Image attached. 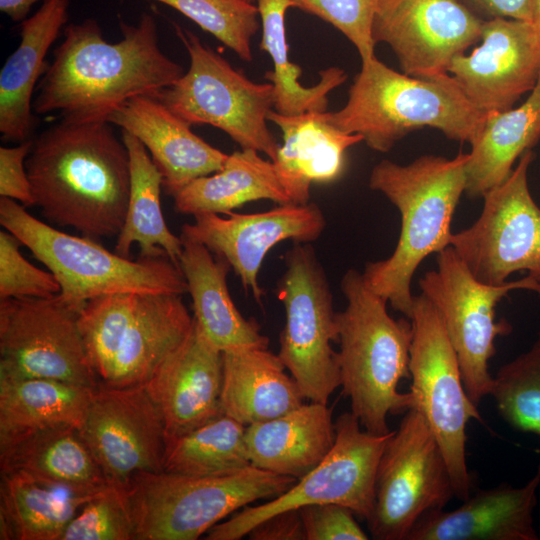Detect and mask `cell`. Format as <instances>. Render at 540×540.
Wrapping results in <instances>:
<instances>
[{
    "instance_id": "4fadbf2b",
    "label": "cell",
    "mask_w": 540,
    "mask_h": 540,
    "mask_svg": "<svg viewBox=\"0 0 540 540\" xmlns=\"http://www.w3.org/2000/svg\"><path fill=\"white\" fill-rule=\"evenodd\" d=\"M285 265L276 287L285 309L278 356L306 400L327 404L341 386L337 352L331 347L338 332L327 275L308 243H294Z\"/></svg>"
},
{
    "instance_id": "484cf974",
    "label": "cell",
    "mask_w": 540,
    "mask_h": 540,
    "mask_svg": "<svg viewBox=\"0 0 540 540\" xmlns=\"http://www.w3.org/2000/svg\"><path fill=\"white\" fill-rule=\"evenodd\" d=\"M179 267L193 303L194 320L207 340L222 352L268 348L269 339L254 319H246L235 306L227 286L232 269L222 257L197 239L181 233Z\"/></svg>"
},
{
    "instance_id": "52a82bcc",
    "label": "cell",
    "mask_w": 540,
    "mask_h": 540,
    "mask_svg": "<svg viewBox=\"0 0 540 540\" xmlns=\"http://www.w3.org/2000/svg\"><path fill=\"white\" fill-rule=\"evenodd\" d=\"M25 208L13 199L1 197L0 223L55 276L64 300L84 307L87 301L109 294L187 292L180 267L167 256L132 261L89 237L57 230Z\"/></svg>"
},
{
    "instance_id": "8fae6325",
    "label": "cell",
    "mask_w": 540,
    "mask_h": 540,
    "mask_svg": "<svg viewBox=\"0 0 540 540\" xmlns=\"http://www.w3.org/2000/svg\"><path fill=\"white\" fill-rule=\"evenodd\" d=\"M335 431V443L319 465L281 495L247 505L216 524L206 539L239 540L272 515L313 504H340L368 522L374 510L378 465L393 431L372 434L351 411L338 416Z\"/></svg>"
},
{
    "instance_id": "f1b7e54d",
    "label": "cell",
    "mask_w": 540,
    "mask_h": 540,
    "mask_svg": "<svg viewBox=\"0 0 540 540\" xmlns=\"http://www.w3.org/2000/svg\"><path fill=\"white\" fill-rule=\"evenodd\" d=\"M268 348L223 352L221 408L244 426L268 421L306 400L294 378Z\"/></svg>"
},
{
    "instance_id": "ffe728a7",
    "label": "cell",
    "mask_w": 540,
    "mask_h": 540,
    "mask_svg": "<svg viewBox=\"0 0 540 540\" xmlns=\"http://www.w3.org/2000/svg\"><path fill=\"white\" fill-rule=\"evenodd\" d=\"M481 43L469 55L455 56L447 73L480 111L513 108L531 92L540 75V37L531 22L484 20Z\"/></svg>"
},
{
    "instance_id": "1f68e13d",
    "label": "cell",
    "mask_w": 540,
    "mask_h": 540,
    "mask_svg": "<svg viewBox=\"0 0 540 540\" xmlns=\"http://www.w3.org/2000/svg\"><path fill=\"white\" fill-rule=\"evenodd\" d=\"M259 153L241 149L230 154L221 170L194 179L172 196L175 210L193 216L200 213L228 215L250 201L293 203L273 162Z\"/></svg>"
},
{
    "instance_id": "4dcf8cb0",
    "label": "cell",
    "mask_w": 540,
    "mask_h": 540,
    "mask_svg": "<svg viewBox=\"0 0 540 540\" xmlns=\"http://www.w3.org/2000/svg\"><path fill=\"white\" fill-rule=\"evenodd\" d=\"M95 494H82L22 471L1 472L0 539L60 540Z\"/></svg>"
},
{
    "instance_id": "b9f144b4",
    "label": "cell",
    "mask_w": 540,
    "mask_h": 540,
    "mask_svg": "<svg viewBox=\"0 0 540 540\" xmlns=\"http://www.w3.org/2000/svg\"><path fill=\"white\" fill-rule=\"evenodd\" d=\"M305 540H366L368 535L348 507L335 504H313L299 509Z\"/></svg>"
},
{
    "instance_id": "7c38bea8",
    "label": "cell",
    "mask_w": 540,
    "mask_h": 540,
    "mask_svg": "<svg viewBox=\"0 0 540 540\" xmlns=\"http://www.w3.org/2000/svg\"><path fill=\"white\" fill-rule=\"evenodd\" d=\"M413 338L410 346V392L444 454L452 479L454 496L471 495L472 477L466 463V426L482 417L469 398L457 354L441 316L423 295L414 296L410 317Z\"/></svg>"
},
{
    "instance_id": "9a60e30c",
    "label": "cell",
    "mask_w": 540,
    "mask_h": 540,
    "mask_svg": "<svg viewBox=\"0 0 540 540\" xmlns=\"http://www.w3.org/2000/svg\"><path fill=\"white\" fill-rule=\"evenodd\" d=\"M84 307L48 298L0 300V377L48 378L95 388L79 325Z\"/></svg>"
},
{
    "instance_id": "d590c367",
    "label": "cell",
    "mask_w": 540,
    "mask_h": 540,
    "mask_svg": "<svg viewBox=\"0 0 540 540\" xmlns=\"http://www.w3.org/2000/svg\"><path fill=\"white\" fill-rule=\"evenodd\" d=\"M246 426L221 414L167 441L163 471L191 476H219L252 466Z\"/></svg>"
},
{
    "instance_id": "83f0119b",
    "label": "cell",
    "mask_w": 540,
    "mask_h": 540,
    "mask_svg": "<svg viewBox=\"0 0 540 540\" xmlns=\"http://www.w3.org/2000/svg\"><path fill=\"white\" fill-rule=\"evenodd\" d=\"M335 438L332 409L313 401L245 431L252 466L296 480L321 463Z\"/></svg>"
},
{
    "instance_id": "ba28073f",
    "label": "cell",
    "mask_w": 540,
    "mask_h": 540,
    "mask_svg": "<svg viewBox=\"0 0 540 540\" xmlns=\"http://www.w3.org/2000/svg\"><path fill=\"white\" fill-rule=\"evenodd\" d=\"M296 482L254 466L219 476L137 473L126 486L134 540H196L229 515L275 498Z\"/></svg>"
},
{
    "instance_id": "277c9868",
    "label": "cell",
    "mask_w": 540,
    "mask_h": 540,
    "mask_svg": "<svg viewBox=\"0 0 540 540\" xmlns=\"http://www.w3.org/2000/svg\"><path fill=\"white\" fill-rule=\"evenodd\" d=\"M340 287L346 298L344 310L336 312L342 392L366 431L387 434V417L415 406L410 391H398L400 381L410 377L412 323L390 316L388 302L369 288L361 272L348 269Z\"/></svg>"
},
{
    "instance_id": "3957f363",
    "label": "cell",
    "mask_w": 540,
    "mask_h": 540,
    "mask_svg": "<svg viewBox=\"0 0 540 540\" xmlns=\"http://www.w3.org/2000/svg\"><path fill=\"white\" fill-rule=\"evenodd\" d=\"M469 153L448 159L423 155L407 165L377 163L369 187L383 193L398 209L401 231L390 257L368 262L362 272L370 289L410 319L414 296L411 280L430 254L450 245L451 221L466 188Z\"/></svg>"
},
{
    "instance_id": "7dc6e473",
    "label": "cell",
    "mask_w": 540,
    "mask_h": 540,
    "mask_svg": "<svg viewBox=\"0 0 540 540\" xmlns=\"http://www.w3.org/2000/svg\"><path fill=\"white\" fill-rule=\"evenodd\" d=\"M532 25L540 37V0H533Z\"/></svg>"
},
{
    "instance_id": "7bdbcfd3",
    "label": "cell",
    "mask_w": 540,
    "mask_h": 540,
    "mask_svg": "<svg viewBox=\"0 0 540 540\" xmlns=\"http://www.w3.org/2000/svg\"><path fill=\"white\" fill-rule=\"evenodd\" d=\"M32 145L30 139L15 147L0 148V195L19 201L24 207L35 205L25 167Z\"/></svg>"
},
{
    "instance_id": "30bf717a",
    "label": "cell",
    "mask_w": 540,
    "mask_h": 540,
    "mask_svg": "<svg viewBox=\"0 0 540 540\" xmlns=\"http://www.w3.org/2000/svg\"><path fill=\"white\" fill-rule=\"evenodd\" d=\"M423 294L436 308L457 354L466 392L475 405L489 395L493 376L489 360L495 340L509 335L511 324L496 321V306L512 290L540 295V284L530 276L489 285L479 281L452 246L437 253L436 268L419 279Z\"/></svg>"
},
{
    "instance_id": "4316f807",
    "label": "cell",
    "mask_w": 540,
    "mask_h": 540,
    "mask_svg": "<svg viewBox=\"0 0 540 540\" xmlns=\"http://www.w3.org/2000/svg\"><path fill=\"white\" fill-rule=\"evenodd\" d=\"M0 470L22 471L87 495L110 485L79 429L70 425L1 434Z\"/></svg>"
},
{
    "instance_id": "f6af8a7d",
    "label": "cell",
    "mask_w": 540,
    "mask_h": 540,
    "mask_svg": "<svg viewBox=\"0 0 540 540\" xmlns=\"http://www.w3.org/2000/svg\"><path fill=\"white\" fill-rule=\"evenodd\" d=\"M471 10L491 18H510L532 22L533 0H463Z\"/></svg>"
},
{
    "instance_id": "8992f818",
    "label": "cell",
    "mask_w": 540,
    "mask_h": 540,
    "mask_svg": "<svg viewBox=\"0 0 540 540\" xmlns=\"http://www.w3.org/2000/svg\"><path fill=\"white\" fill-rule=\"evenodd\" d=\"M181 296L126 292L87 301L79 325L99 385L148 382L192 328Z\"/></svg>"
},
{
    "instance_id": "836d02e7",
    "label": "cell",
    "mask_w": 540,
    "mask_h": 540,
    "mask_svg": "<svg viewBox=\"0 0 540 540\" xmlns=\"http://www.w3.org/2000/svg\"><path fill=\"white\" fill-rule=\"evenodd\" d=\"M95 388L48 378L0 377V435L56 425L80 429Z\"/></svg>"
},
{
    "instance_id": "9c48e42d",
    "label": "cell",
    "mask_w": 540,
    "mask_h": 540,
    "mask_svg": "<svg viewBox=\"0 0 540 540\" xmlns=\"http://www.w3.org/2000/svg\"><path fill=\"white\" fill-rule=\"evenodd\" d=\"M190 66L177 81L156 93L174 114L191 125H211L237 143L276 159L280 144L267 126L274 87L251 81L191 31L175 25Z\"/></svg>"
},
{
    "instance_id": "d6986e66",
    "label": "cell",
    "mask_w": 540,
    "mask_h": 540,
    "mask_svg": "<svg viewBox=\"0 0 540 540\" xmlns=\"http://www.w3.org/2000/svg\"><path fill=\"white\" fill-rule=\"evenodd\" d=\"M228 215L223 218L214 213L196 214L193 223L182 226L181 233L197 239L213 254L224 258L245 291H251L260 306L264 291L258 274L267 253L282 241H315L326 226L322 210L312 202L278 204L263 212Z\"/></svg>"
},
{
    "instance_id": "2e32d148",
    "label": "cell",
    "mask_w": 540,
    "mask_h": 540,
    "mask_svg": "<svg viewBox=\"0 0 540 540\" xmlns=\"http://www.w3.org/2000/svg\"><path fill=\"white\" fill-rule=\"evenodd\" d=\"M534 157L526 151L509 177L483 195L479 218L451 236L450 246L485 284L501 285L518 271L540 284V207L528 187Z\"/></svg>"
},
{
    "instance_id": "7a4b0ae2",
    "label": "cell",
    "mask_w": 540,
    "mask_h": 540,
    "mask_svg": "<svg viewBox=\"0 0 540 540\" xmlns=\"http://www.w3.org/2000/svg\"><path fill=\"white\" fill-rule=\"evenodd\" d=\"M25 167L35 205L48 221L89 238L118 236L131 171L111 123L61 119L33 140Z\"/></svg>"
},
{
    "instance_id": "bcb514c9",
    "label": "cell",
    "mask_w": 540,
    "mask_h": 540,
    "mask_svg": "<svg viewBox=\"0 0 540 540\" xmlns=\"http://www.w3.org/2000/svg\"><path fill=\"white\" fill-rule=\"evenodd\" d=\"M38 1L47 0H0V10L12 21L21 23L27 18L31 7Z\"/></svg>"
},
{
    "instance_id": "8d00e7d4",
    "label": "cell",
    "mask_w": 540,
    "mask_h": 540,
    "mask_svg": "<svg viewBox=\"0 0 540 540\" xmlns=\"http://www.w3.org/2000/svg\"><path fill=\"white\" fill-rule=\"evenodd\" d=\"M489 395L512 428L540 437V331L528 351L500 367Z\"/></svg>"
},
{
    "instance_id": "f35d334b",
    "label": "cell",
    "mask_w": 540,
    "mask_h": 540,
    "mask_svg": "<svg viewBox=\"0 0 540 540\" xmlns=\"http://www.w3.org/2000/svg\"><path fill=\"white\" fill-rule=\"evenodd\" d=\"M126 487L108 485L89 499L60 540H134Z\"/></svg>"
},
{
    "instance_id": "d4e9b609",
    "label": "cell",
    "mask_w": 540,
    "mask_h": 540,
    "mask_svg": "<svg viewBox=\"0 0 540 540\" xmlns=\"http://www.w3.org/2000/svg\"><path fill=\"white\" fill-rule=\"evenodd\" d=\"M69 0H47L20 23V42L0 72V133L5 141L30 140L36 82L47 69L45 56L68 20Z\"/></svg>"
},
{
    "instance_id": "f546056e",
    "label": "cell",
    "mask_w": 540,
    "mask_h": 540,
    "mask_svg": "<svg viewBox=\"0 0 540 540\" xmlns=\"http://www.w3.org/2000/svg\"><path fill=\"white\" fill-rule=\"evenodd\" d=\"M540 139V75L527 100L517 108L485 112L469 143L466 194L483 195L503 183L515 161Z\"/></svg>"
},
{
    "instance_id": "cb8c5ba5",
    "label": "cell",
    "mask_w": 540,
    "mask_h": 540,
    "mask_svg": "<svg viewBox=\"0 0 540 540\" xmlns=\"http://www.w3.org/2000/svg\"><path fill=\"white\" fill-rule=\"evenodd\" d=\"M283 135L273 162L278 178L296 204H307L312 183H330L340 178L348 148L363 141L359 134H348L333 126L326 112H306L294 116L274 109L267 117Z\"/></svg>"
},
{
    "instance_id": "e0dca14e",
    "label": "cell",
    "mask_w": 540,
    "mask_h": 540,
    "mask_svg": "<svg viewBox=\"0 0 540 540\" xmlns=\"http://www.w3.org/2000/svg\"><path fill=\"white\" fill-rule=\"evenodd\" d=\"M79 432L110 485L163 471L165 425L145 385H98Z\"/></svg>"
},
{
    "instance_id": "603a6c76",
    "label": "cell",
    "mask_w": 540,
    "mask_h": 540,
    "mask_svg": "<svg viewBox=\"0 0 540 540\" xmlns=\"http://www.w3.org/2000/svg\"><path fill=\"white\" fill-rule=\"evenodd\" d=\"M539 485L540 464L524 486L478 490L454 510L425 513L406 540H537L533 512Z\"/></svg>"
},
{
    "instance_id": "ee69618b",
    "label": "cell",
    "mask_w": 540,
    "mask_h": 540,
    "mask_svg": "<svg viewBox=\"0 0 540 540\" xmlns=\"http://www.w3.org/2000/svg\"><path fill=\"white\" fill-rule=\"evenodd\" d=\"M251 540H305L299 510H287L272 515L247 534Z\"/></svg>"
},
{
    "instance_id": "c3c4849f",
    "label": "cell",
    "mask_w": 540,
    "mask_h": 540,
    "mask_svg": "<svg viewBox=\"0 0 540 540\" xmlns=\"http://www.w3.org/2000/svg\"><path fill=\"white\" fill-rule=\"evenodd\" d=\"M249 3H254L255 0H246Z\"/></svg>"
},
{
    "instance_id": "ab89813d",
    "label": "cell",
    "mask_w": 540,
    "mask_h": 540,
    "mask_svg": "<svg viewBox=\"0 0 540 540\" xmlns=\"http://www.w3.org/2000/svg\"><path fill=\"white\" fill-rule=\"evenodd\" d=\"M380 0H289L291 7L315 15L338 29L357 49L361 62L375 56L373 19Z\"/></svg>"
},
{
    "instance_id": "5b68a950",
    "label": "cell",
    "mask_w": 540,
    "mask_h": 540,
    "mask_svg": "<svg viewBox=\"0 0 540 540\" xmlns=\"http://www.w3.org/2000/svg\"><path fill=\"white\" fill-rule=\"evenodd\" d=\"M448 73L420 78L399 73L376 56L362 62L346 104L327 112L337 129L359 134L366 145L388 152L407 134L430 127L448 139L469 142L484 117Z\"/></svg>"
},
{
    "instance_id": "5bb4252c",
    "label": "cell",
    "mask_w": 540,
    "mask_h": 540,
    "mask_svg": "<svg viewBox=\"0 0 540 540\" xmlns=\"http://www.w3.org/2000/svg\"><path fill=\"white\" fill-rule=\"evenodd\" d=\"M454 496L441 447L417 408L404 413L382 453L375 504L367 522L377 540H406L427 512L443 509Z\"/></svg>"
},
{
    "instance_id": "d6a6232c",
    "label": "cell",
    "mask_w": 540,
    "mask_h": 540,
    "mask_svg": "<svg viewBox=\"0 0 540 540\" xmlns=\"http://www.w3.org/2000/svg\"><path fill=\"white\" fill-rule=\"evenodd\" d=\"M122 141L129 153L131 182L126 218L117 236L115 253L129 258L136 243L140 257L167 256L179 266L182 240L170 231L161 210L162 175L139 139L122 130Z\"/></svg>"
},
{
    "instance_id": "e575fe53",
    "label": "cell",
    "mask_w": 540,
    "mask_h": 540,
    "mask_svg": "<svg viewBox=\"0 0 540 540\" xmlns=\"http://www.w3.org/2000/svg\"><path fill=\"white\" fill-rule=\"evenodd\" d=\"M257 7L262 23L259 47L270 55L274 65L264 76L274 87V110L286 116L326 112L328 94L346 81V72L339 67H329L319 72L317 84L303 86L299 82L301 67L291 63L288 57L285 14L291 7L289 0H258Z\"/></svg>"
},
{
    "instance_id": "74e56055",
    "label": "cell",
    "mask_w": 540,
    "mask_h": 540,
    "mask_svg": "<svg viewBox=\"0 0 540 540\" xmlns=\"http://www.w3.org/2000/svg\"><path fill=\"white\" fill-rule=\"evenodd\" d=\"M209 32L243 61L252 60L251 39L259 29L258 7L246 0H155Z\"/></svg>"
},
{
    "instance_id": "44dd1931",
    "label": "cell",
    "mask_w": 540,
    "mask_h": 540,
    "mask_svg": "<svg viewBox=\"0 0 540 540\" xmlns=\"http://www.w3.org/2000/svg\"><path fill=\"white\" fill-rule=\"evenodd\" d=\"M222 376L223 352L207 340L193 317L186 339L145 384L161 413L167 441L224 414Z\"/></svg>"
},
{
    "instance_id": "ac0fdd59",
    "label": "cell",
    "mask_w": 540,
    "mask_h": 540,
    "mask_svg": "<svg viewBox=\"0 0 540 540\" xmlns=\"http://www.w3.org/2000/svg\"><path fill=\"white\" fill-rule=\"evenodd\" d=\"M483 21L461 0H380L372 38L391 47L404 74L429 78L481 39Z\"/></svg>"
},
{
    "instance_id": "6da1fadb",
    "label": "cell",
    "mask_w": 540,
    "mask_h": 540,
    "mask_svg": "<svg viewBox=\"0 0 540 540\" xmlns=\"http://www.w3.org/2000/svg\"><path fill=\"white\" fill-rule=\"evenodd\" d=\"M120 30L122 39L110 43L95 19L66 26L36 89L34 114L107 121L128 99L155 95L184 74L161 50L152 15L143 13L136 24L120 21Z\"/></svg>"
},
{
    "instance_id": "7402d4cb",
    "label": "cell",
    "mask_w": 540,
    "mask_h": 540,
    "mask_svg": "<svg viewBox=\"0 0 540 540\" xmlns=\"http://www.w3.org/2000/svg\"><path fill=\"white\" fill-rule=\"evenodd\" d=\"M107 121L143 143L170 196L194 179L221 170L229 156L193 133L188 123L153 95L128 99Z\"/></svg>"
},
{
    "instance_id": "60d3db41",
    "label": "cell",
    "mask_w": 540,
    "mask_h": 540,
    "mask_svg": "<svg viewBox=\"0 0 540 540\" xmlns=\"http://www.w3.org/2000/svg\"><path fill=\"white\" fill-rule=\"evenodd\" d=\"M21 244L9 231L0 232V299L58 294L60 284L55 276L28 262L19 250Z\"/></svg>"
}]
</instances>
